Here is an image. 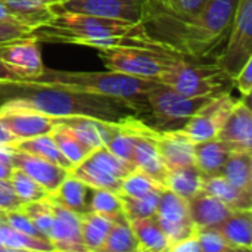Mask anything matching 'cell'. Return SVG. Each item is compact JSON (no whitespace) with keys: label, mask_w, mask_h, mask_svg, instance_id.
Returning <instances> with one entry per match:
<instances>
[{"label":"cell","mask_w":252,"mask_h":252,"mask_svg":"<svg viewBox=\"0 0 252 252\" xmlns=\"http://www.w3.org/2000/svg\"><path fill=\"white\" fill-rule=\"evenodd\" d=\"M238 0H208L201 12L186 22L162 15L152 0L143 1L142 22L146 34L183 56L204 59L227 38Z\"/></svg>","instance_id":"obj_1"},{"label":"cell","mask_w":252,"mask_h":252,"mask_svg":"<svg viewBox=\"0 0 252 252\" xmlns=\"http://www.w3.org/2000/svg\"><path fill=\"white\" fill-rule=\"evenodd\" d=\"M0 106L25 108L52 118L84 115L114 123L136 115L126 102L118 99L30 81L0 83Z\"/></svg>","instance_id":"obj_2"},{"label":"cell","mask_w":252,"mask_h":252,"mask_svg":"<svg viewBox=\"0 0 252 252\" xmlns=\"http://www.w3.org/2000/svg\"><path fill=\"white\" fill-rule=\"evenodd\" d=\"M31 38L46 43L149 47L152 40L143 22H128L83 13L61 12L31 31Z\"/></svg>","instance_id":"obj_3"},{"label":"cell","mask_w":252,"mask_h":252,"mask_svg":"<svg viewBox=\"0 0 252 252\" xmlns=\"http://www.w3.org/2000/svg\"><path fill=\"white\" fill-rule=\"evenodd\" d=\"M24 81L61 86L78 92L100 94L126 102L134 112H149L146 92L155 83L154 80L139 78L121 72H81V71H59L43 68V71Z\"/></svg>","instance_id":"obj_4"},{"label":"cell","mask_w":252,"mask_h":252,"mask_svg":"<svg viewBox=\"0 0 252 252\" xmlns=\"http://www.w3.org/2000/svg\"><path fill=\"white\" fill-rule=\"evenodd\" d=\"M94 49L108 71L154 81L183 59V55L171 47L100 46Z\"/></svg>","instance_id":"obj_5"},{"label":"cell","mask_w":252,"mask_h":252,"mask_svg":"<svg viewBox=\"0 0 252 252\" xmlns=\"http://www.w3.org/2000/svg\"><path fill=\"white\" fill-rule=\"evenodd\" d=\"M157 81L168 84L190 97L216 96L230 92L235 86V77L217 63H192L185 59L162 74Z\"/></svg>","instance_id":"obj_6"},{"label":"cell","mask_w":252,"mask_h":252,"mask_svg":"<svg viewBox=\"0 0 252 252\" xmlns=\"http://www.w3.org/2000/svg\"><path fill=\"white\" fill-rule=\"evenodd\" d=\"M213 96H185L168 84L155 81L146 92L149 114L158 130H182Z\"/></svg>","instance_id":"obj_7"},{"label":"cell","mask_w":252,"mask_h":252,"mask_svg":"<svg viewBox=\"0 0 252 252\" xmlns=\"http://www.w3.org/2000/svg\"><path fill=\"white\" fill-rule=\"evenodd\" d=\"M252 58V0H238L227 44L217 58V65L236 77Z\"/></svg>","instance_id":"obj_8"},{"label":"cell","mask_w":252,"mask_h":252,"mask_svg":"<svg viewBox=\"0 0 252 252\" xmlns=\"http://www.w3.org/2000/svg\"><path fill=\"white\" fill-rule=\"evenodd\" d=\"M145 0H61L50 4L52 12L83 13L128 22H142Z\"/></svg>","instance_id":"obj_9"},{"label":"cell","mask_w":252,"mask_h":252,"mask_svg":"<svg viewBox=\"0 0 252 252\" xmlns=\"http://www.w3.org/2000/svg\"><path fill=\"white\" fill-rule=\"evenodd\" d=\"M155 216L159 221L162 232L167 236L168 251L180 241L196 233V229L189 214L188 201L167 188L159 196Z\"/></svg>","instance_id":"obj_10"},{"label":"cell","mask_w":252,"mask_h":252,"mask_svg":"<svg viewBox=\"0 0 252 252\" xmlns=\"http://www.w3.org/2000/svg\"><path fill=\"white\" fill-rule=\"evenodd\" d=\"M235 99L230 92L213 96L182 128L195 143L217 137L223 123L230 114Z\"/></svg>","instance_id":"obj_11"},{"label":"cell","mask_w":252,"mask_h":252,"mask_svg":"<svg viewBox=\"0 0 252 252\" xmlns=\"http://www.w3.org/2000/svg\"><path fill=\"white\" fill-rule=\"evenodd\" d=\"M217 139L224 142L232 152L252 151V111L250 96H244V99L235 102L217 134Z\"/></svg>","instance_id":"obj_12"},{"label":"cell","mask_w":252,"mask_h":252,"mask_svg":"<svg viewBox=\"0 0 252 252\" xmlns=\"http://www.w3.org/2000/svg\"><path fill=\"white\" fill-rule=\"evenodd\" d=\"M0 61L21 77V81L40 74L44 68L38 41L34 38L0 44Z\"/></svg>","instance_id":"obj_13"},{"label":"cell","mask_w":252,"mask_h":252,"mask_svg":"<svg viewBox=\"0 0 252 252\" xmlns=\"http://www.w3.org/2000/svg\"><path fill=\"white\" fill-rule=\"evenodd\" d=\"M53 208V221L49 233L55 251L59 252H86L81 241L80 214L62 207L49 198Z\"/></svg>","instance_id":"obj_14"},{"label":"cell","mask_w":252,"mask_h":252,"mask_svg":"<svg viewBox=\"0 0 252 252\" xmlns=\"http://www.w3.org/2000/svg\"><path fill=\"white\" fill-rule=\"evenodd\" d=\"M0 123L19 140L47 134L56 126L52 117L16 106H0Z\"/></svg>","instance_id":"obj_15"},{"label":"cell","mask_w":252,"mask_h":252,"mask_svg":"<svg viewBox=\"0 0 252 252\" xmlns=\"http://www.w3.org/2000/svg\"><path fill=\"white\" fill-rule=\"evenodd\" d=\"M12 165L13 168H19L27 173L31 179H34L38 185H41L49 193L55 192L59 185L69 174L68 168L56 165L47 159L35 157L32 154L15 149L12 146Z\"/></svg>","instance_id":"obj_16"},{"label":"cell","mask_w":252,"mask_h":252,"mask_svg":"<svg viewBox=\"0 0 252 252\" xmlns=\"http://www.w3.org/2000/svg\"><path fill=\"white\" fill-rule=\"evenodd\" d=\"M155 143L159 157L167 170H174L195 164L193 146L195 142L183 130H158Z\"/></svg>","instance_id":"obj_17"},{"label":"cell","mask_w":252,"mask_h":252,"mask_svg":"<svg viewBox=\"0 0 252 252\" xmlns=\"http://www.w3.org/2000/svg\"><path fill=\"white\" fill-rule=\"evenodd\" d=\"M155 133L157 128L149 126V124H143L136 143H134V149H133V164L136 167V170L148 174L149 177H152L154 180H157L158 183H161L162 186H165V177L168 170L165 168L159 152L157 149V143H155Z\"/></svg>","instance_id":"obj_18"},{"label":"cell","mask_w":252,"mask_h":252,"mask_svg":"<svg viewBox=\"0 0 252 252\" xmlns=\"http://www.w3.org/2000/svg\"><path fill=\"white\" fill-rule=\"evenodd\" d=\"M186 201L196 232L219 227L235 211L219 198L202 190Z\"/></svg>","instance_id":"obj_19"},{"label":"cell","mask_w":252,"mask_h":252,"mask_svg":"<svg viewBox=\"0 0 252 252\" xmlns=\"http://www.w3.org/2000/svg\"><path fill=\"white\" fill-rule=\"evenodd\" d=\"M55 121L56 124H63L69 127L75 133V136L92 151L106 145L114 124V121H106V120L84 117V115L61 117V118H55Z\"/></svg>","instance_id":"obj_20"},{"label":"cell","mask_w":252,"mask_h":252,"mask_svg":"<svg viewBox=\"0 0 252 252\" xmlns=\"http://www.w3.org/2000/svg\"><path fill=\"white\" fill-rule=\"evenodd\" d=\"M216 230L235 251L252 250V211L235 210Z\"/></svg>","instance_id":"obj_21"},{"label":"cell","mask_w":252,"mask_h":252,"mask_svg":"<svg viewBox=\"0 0 252 252\" xmlns=\"http://www.w3.org/2000/svg\"><path fill=\"white\" fill-rule=\"evenodd\" d=\"M230 154L232 149L217 137L196 142L193 146L195 165L202 176H217Z\"/></svg>","instance_id":"obj_22"},{"label":"cell","mask_w":252,"mask_h":252,"mask_svg":"<svg viewBox=\"0 0 252 252\" xmlns=\"http://www.w3.org/2000/svg\"><path fill=\"white\" fill-rule=\"evenodd\" d=\"M201 190L207 192L221 202H224L232 210H251L252 192H245L235 188L221 176H202Z\"/></svg>","instance_id":"obj_23"},{"label":"cell","mask_w":252,"mask_h":252,"mask_svg":"<svg viewBox=\"0 0 252 252\" xmlns=\"http://www.w3.org/2000/svg\"><path fill=\"white\" fill-rule=\"evenodd\" d=\"M6 7L13 15L15 21L21 25L35 28L41 24H46L55 13L50 9V4H55V0H1Z\"/></svg>","instance_id":"obj_24"},{"label":"cell","mask_w":252,"mask_h":252,"mask_svg":"<svg viewBox=\"0 0 252 252\" xmlns=\"http://www.w3.org/2000/svg\"><path fill=\"white\" fill-rule=\"evenodd\" d=\"M131 230L137 239L139 252H167L168 241L162 232L157 216L128 220Z\"/></svg>","instance_id":"obj_25"},{"label":"cell","mask_w":252,"mask_h":252,"mask_svg":"<svg viewBox=\"0 0 252 252\" xmlns=\"http://www.w3.org/2000/svg\"><path fill=\"white\" fill-rule=\"evenodd\" d=\"M112 224L114 219L99 213L86 211L80 214L81 241L86 251L100 252Z\"/></svg>","instance_id":"obj_26"},{"label":"cell","mask_w":252,"mask_h":252,"mask_svg":"<svg viewBox=\"0 0 252 252\" xmlns=\"http://www.w3.org/2000/svg\"><path fill=\"white\" fill-rule=\"evenodd\" d=\"M16 251H35L50 252L55 251L49 239H37L28 235H24L13 229L0 214V252Z\"/></svg>","instance_id":"obj_27"},{"label":"cell","mask_w":252,"mask_h":252,"mask_svg":"<svg viewBox=\"0 0 252 252\" xmlns=\"http://www.w3.org/2000/svg\"><path fill=\"white\" fill-rule=\"evenodd\" d=\"M89 190H90V188L86 183H83L77 177L68 174L65 177V180L59 185V188L49 195V198H52L55 202L61 204L62 207H65L77 214H83V213L89 211V205H87Z\"/></svg>","instance_id":"obj_28"},{"label":"cell","mask_w":252,"mask_h":252,"mask_svg":"<svg viewBox=\"0 0 252 252\" xmlns=\"http://www.w3.org/2000/svg\"><path fill=\"white\" fill-rule=\"evenodd\" d=\"M219 176L245 192H252V151L232 152Z\"/></svg>","instance_id":"obj_29"},{"label":"cell","mask_w":252,"mask_h":252,"mask_svg":"<svg viewBox=\"0 0 252 252\" xmlns=\"http://www.w3.org/2000/svg\"><path fill=\"white\" fill-rule=\"evenodd\" d=\"M69 174L77 177L83 183H86L90 189H106V190H112L117 193L121 190L123 180L103 171L89 157L83 159L81 162L75 164L69 170Z\"/></svg>","instance_id":"obj_30"},{"label":"cell","mask_w":252,"mask_h":252,"mask_svg":"<svg viewBox=\"0 0 252 252\" xmlns=\"http://www.w3.org/2000/svg\"><path fill=\"white\" fill-rule=\"evenodd\" d=\"M201 183L202 173L195 164L168 170L165 177V188L185 199H189L201 192Z\"/></svg>","instance_id":"obj_31"},{"label":"cell","mask_w":252,"mask_h":252,"mask_svg":"<svg viewBox=\"0 0 252 252\" xmlns=\"http://www.w3.org/2000/svg\"><path fill=\"white\" fill-rule=\"evenodd\" d=\"M100 252H139L137 239L124 213L114 217V224Z\"/></svg>","instance_id":"obj_32"},{"label":"cell","mask_w":252,"mask_h":252,"mask_svg":"<svg viewBox=\"0 0 252 252\" xmlns=\"http://www.w3.org/2000/svg\"><path fill=\"white\" fill-rule=\"evenodd\" d=\"M13 148L24 151V152H28V154H32V155L40 157L43 159H47V161H50L56 165H61L63 168H68V170L72 168V164L62 155V152L56 146L50 133L41 134L37 137H31V139L18 140V143L13 145Z\"/></svg>","instance_id":"obj_33"},{"label":"cell","mask_w":252,"mask_h":252,"mask_svg":"<svg viewBox=\"0 0 252 252\" xmlns=\"http://www.w3.org/2000/svg\"><path fill=\"white\" fill-rule=\"evenodd\" d=\"M50 136L53 137V140H55L56 146L59 148V151L62 152V155L72 164V167L75 164L81 162L83 159H86L92 154V149L89 146H86L75 136V133L63 124H56L53 127V130L50 131Z\"/></svg>","instance_id":"obj_34"},{"label":"cell","mask_w":252,"mask_h":252,"mask_svg":"<svg viewBox=\"0 0 252 252\" xmlns=\"http://www.w3.org/2000/svg\"><path fill=\"white\" fill-rule=\"evenodd\" d=\"M9 182H10L15 193L22 199L24 204L35 202V201L44 199L50 195L41 185H38L34 179H31L27 173H24L19 168H13Z\"/></svg>","instance_id":"obj_35"},{"label":"cell","mask_w":252,"mask_h":252,"mask_svg":"<svg viewBox=\"0 0 252 252\" xmlns=\"http://www.w3.org/2000/svg\"><path fill=\"white\" fill-rule=\"evenodd\" d=\"M161 193L162 192L151 193V195L140 196V198L127 196V195H123V193H118V195H120L123 211H124L126 217L128 220H136V219H145V217L155 216Z\"/></svg>","instance_id":"obj_36"},{"label":"cell","mask_w":252,"mask_h":252,"mask_svg":"<svg viewBox=\"0 0 252 252\" xmlns=\"http://www.w3.org/2000/svg\"><path fill=\"white\" fill-rule=\"evenodd\" d=\"M164 189H165V186H162L161 183H158L148 174H145L139 170H134L123 180L121 190L118 193L140 198V196H146L151 193H159Z\"/></svg>","instance_id":"obj_37"},{"label":"cell","mask_w":252,"mask_h":252,"mask_svg":"<svg viewBox=\"0 0 252 252\" xmlns=\"http://www.w3.org/2000/svg\"><path fill=\"white\" fill-rule=\"evenodd\" d=\"M21 210L32 221L35 229L49 239V233H50V227L53 221V208H52V202L49 196L35 202L24 204Z\"/></svg>","instance_id":"obj_38"},{"label":"cell","mask_w":252,"mask_h":252,"mask_svg":"<svg viewBox=\"0 0 252 252\" xmlns=\"http://www.w3.org/2000/svg\"><path fill=\"white\" fill-rule=\"evenodd\" d=\"M92 190H93L92 201H90V204H87L89 211L99 213V214L108 216L111 219L124 213L120 195L117 192L106 190V189H92Z\"/></svg>","instance_id":"obj_39"},{"label":"cell","mask_w":252,"mask_h":252,"mask_svg":"<svg viewBox=\"0 0 252 252\" xmlns=\"http://www.w3.org/2000/svg\"><path fill=\"white\" fill-rule=\"evenodd\" d=\"M207 1L208 0H177L174 9L170 10L165 6H162L158 0H152L155 7L162 15H165L167 18L177 21V22H186V21H190L192 18H195L201 12V9L205 6Z\"/></svg>","instance_id":"obj_40"},{"label":"cell","mask_w":252,"mask_h":252,"mask_svg":"<svg viewBox=\"0 0 252 252\" xmlns=\"http://www.w3.org/2000/svg\"><path fill=\"white\" fill-rule=\"evenodd\" d=\"M201 252H233L235 250L224 241V238L216 229H207L196 232Z\"/></svg>","instance_id":"obj_41"},{"label":"cell","mask_w":252,"mask_h":252,"mask_svg":"<svg viewBox=\"0 0 252 252\" xmlns=\"http://www.w3.org/2000/svg\"><path fill=\"white\" fill-rule=\"evenodd\" d=\"M3 217L4 220L18 232L28 235L31 238H37V239H47L46 236H43L35 226L32 224V221L27 217V214L22 210H15V211H3Z\"/></svg>","instance_id":"obj_42"},{"label":"cell","mask_w":252,"mask_h":252,"mask_svg":"<svg viewBox=\"0 0 252 252\" xmlns=\"http://www.w3.org/2000/svg\"><path fill=\"white\" fill-rule=\"evenodd\" d=\"M32 28L21 25V24H12L0 21V44L16 41V40H27L31 38Z\"/></svg>","instance_id":"obj_43"},{"label":"cell","mask_w":252,"mask_h":252,"mask_svg":"<svg viewBox=\"0 0 252 252\" xmlns=\"http://www.w3.org/2000/svg\"><path fill=\"white\" fill-rule=\"evenodd\" d=\"M22 205H24V202L15 193L10 182L0 179V210L1 211H15V210H21Z\"/></svg>","instance_id":"obj_44"},{"label":"cell","mask_w":252,"mask_h":252,"mask_svg":"<svg viewBox=\"0 0 252 252\" xmlns=\"http://www.w3.org/2000/svg\"><path fill=\"white\" fill-rule=\"evenodd\" d=\"M235 86L242 96H251L252 90V58L235 77Z\"/></svg>","instance_id":"obj_45"},{"label":"cell","mask_w":252,"mask_h":252,"mask_svg":"<svg viewBox=\"0 0 252 252\" xmlns=\"http://www.w3.org/2000/svg\"><path fill=\"white\" fill-rule=\"evenodd\" d=\"M12 146H0V179L9 180L13 171L12 165Z\"/></svg>","instance_id":"obj_46"},{"label":"cell","mask_w":252,"mask_h":252,"mask_svg":"<svg viewBox=\"0 0 252 252\" xmlns=\"http://www.w3.org/2000/svg\"><path fill=\"white\" fill-rule=\"evenodd\" d=\"M170 252H201L199 244H198V238L196 233L193 236H189L183 241H180L179 244H176Z\"/></svg>","instance_id":"obj_47"},{"label":"cell","mask_w":252,"mask_h":252,"mask_svg":"<svg viewBox=\"0 0 252 252\" xmlns=\"http://www.w3.org/2000/svg\"><path fill=\"white\" fill-rule=\"evenodd\" d=\"M18 140L19 139L0 123V146H13L18 143Z\"/></svg>","instance_id":"obj_48"},{"label":"cell","mask_w":252,"mask_h":252,"mask_svg":"<svg viewBox=\"0 0 252 252\" xmlns=\"http://www.w3.org/2000/svg\"><path fill=\"white\" fill-rule=\"evenodd\" d=\"M7 81H21V77L0 61V83H7Z\"/></svg>","instance_id":"obj_49"},{"label":"cell","mask_w":252,"mask_h":252,"mask_svg":"<svg viewBox=\"0 0 252 252\" xmlns=\"http://www.w3.org/2000/svg\"><path fill=\"white\" fill-rule=\"evenodd\" d=\"M0 21H4V22H12V24H18L13 18V15L10 13V10L6 7V4L0 0Z\"/></svg>","instance_id":"obj_50"},{"label":"cell","mask_w":252,"mask_h":252,"mask_svg":"<svg viewBox=\"0 0 252 252\" xmlns=\"http://www.w3.org/2000/svg\"><path fill=\"white\" fill-rule=\"evenodd\" d=\"M176 1H177V0H162V3H161V4H162V6H165L167 9H170V10H171V9H174V6H176Z\"/></svg>","instance_id":"obj_51"},{"label":"cell","mask_w":252,"mask_h":252,"mask_svg":"<svg viewBox=\"0 0 252 252\" xmlns=\"http://www.w3.org/2000/svg\"><path fill=\"white\" fill-rule=\"evenodd\" d=\"M55 1H56V3H58V1H61V0H55Z\"/></svg>","instance_id":"obj_52"},{"label":"cell","mask_w":252,"mask_h":252,"mask_svg":"<svg viewBox=\"0 0 252 252\" xmlns=\"http://www.w3.org/2000/svg\"><path fill=\"white\" fill-rule=\"evenodd\" d=\"M158 1H159V3H162V0H158Z\"/></svg>","instance_id":"obj_53"},{"label":"cell","mask_w":252,"mask_h":252,"mask_svg":"<svg viewBox=\"0 0 252 252\" xmlns=\"http://www.w3.org/2000/svg\"><path fill=\"white\" fill-rule=\"evenodd\" d=\"M1 213H3V211H1V210H0V214H1Z\"/></svg>","instance_id":"obj_54"}]
</instances>
